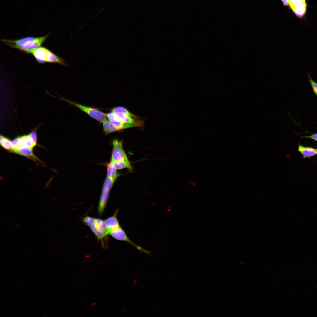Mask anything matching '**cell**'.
Wrapping results in <instances>:
<instances>
[{"label": "cell", "mask_w": 317, "mask_h": 317, "mask_svg": "<svg viewBox=\"0 0 317 317\" xmlns=\"http://www.w3.org/2000/svg\"><path fill=\"white\" fill-rule=\"evenodd\" d=\"M82 221L90 228L99 240H102L109 234L104 221L100 218L86 216L82 218Z\"/></svg>", "instance_id": "cell-1"}, {"label": "cell", "mask_w": 317, "mask_h": 317, "mask_svg": "<svg viewBox=\"0 0 317 317\" xmlns=\"http://www.w3.org/2000/svg\"><path fill=\"white\" fill-rule=\"evenodd\" d=\"M71 105L84 112L98 122L103 123L107 119L106 114L95 108L86 106L65 98H62Z\"/></svg>", "instance_id": "cell-2"}, {"label": "cell", "mask_w": 317, "mask_h": 317, "mask_svg": "<svg viewBox=\"0 0 317 317\" xmlns=\"http://www.w3.org/2000/svg\"><path fill=\"white\" fill-rule=\"evenodd\" d=\"M115 180L107 177L104 181L98 208V211L100 215L103 213L108 200L110 192Z\"/></svg>", "instance_id": "cell-3"}, {"label": "cell", "mask_w": 317, "mask_h": 317, "mask_svg": "<svg viewBox=\"0 0 317 317\" xmlns=\"http://www.w3.org/2000/svg\"><path fill=\"white\" fill-rule=\"evenodd\" d=\"M109 234L117 240L127 242L136 248L140 252H143L150 256L152 255L150 251L144 249L130 239L127 236L126 232L121 226L111 231Z\"/></svg>", "instance_id": "cell-4"}, {"label": "cell", "mask_w": 317, "mask_h": 317, "mask_svg": "<svg viewBox=\"0 0 317 317\" xmlns=\"http://www.w3.org/2000/svg\"><path fill=\"white\" fill-rule=\"evenodd\" d=\"M112 143L113 147L110 161L118 162L128 158L123 149L122 140L120 141L115 139Z\"/></svg>", "instance_id": "cell-5"}, {"label": "cell", "mask_w": 317, "mask_h": 317, "mask_svg": "<svg viewBox=\"0 0 317 317\" xmlns=\"http://www.w3.org/2000/svg\"><path fill=\"white\" fill-rule=\"evenodd\" d=\"M288 1L290 7L297 17L301 18L305 14L307 6L305 0H288Z\"/></svg>", "instance_id": "cell-6"}, {"label": "cell", "mask_w": 317, "mask_h": 317, "mask_svg": "<svg viewBox=\"0 0 317 317\" xmlns=\"http://www.w3.org/2000/svg\"><path fill=\"white\" fill-rule=\"evenodd\" d=\"M50 34V33L43 36L36 37L34 40L26 45L21 47L18 50L25 53L29 54L31 51L40 47Z\"/></svg>", "instance_id": "cell-7"}, {"label": "cell", "mask_w": 317, "mask_h": 317, "mask_svg": "<svg viewBox=\"0 0 317 317\" xmlns=\"http://www.w3.org/2000/svg\"><path fill=\"white\" fill-rule=\"evenodd\" d=\"M36 37L28 36L16 40L3 39L1 41L9 46L18 50L21 47L24 46L34 40Z\"/></svg>", "instance_id": "cell-8"}, {"label": "cell", "mask_w": 317, "mask_h": 317, "mask_svg": "<svg viewBox=\"0 0 317 317\" xmlns=\"http://www.w3.org/2000/svg\"><path fill=\"white\" fill-rule=\"evenodd\" d=\"M49 49L45 47H39L31 51L29 54H31L35 57L36 61L42 64L47 62V54Z\"/></svg>", "instance_id": "cell-9"}, {"label": "cell", "mask_w": 317, "mask_h": 317, "mask_svg": "<svg viewBox=\"0 0 317 317\" xmlns=\"http://www.w3.org/2000/svg\"><path fill=\"white\" fill-rule=\"evenodd\" d=\"M114 114L117 119L124 123L134 125L135 127H143L144 125L143 121L138 119H137L138 118H135L125 114Z\"/></svg>", "instance_id": "cell-10"}, {"label": "cell", "mask_w": 317, "mask_h": 317, "mask_svg": "<svg viewBox=\"0 0 317 317\" xmlns=\"http://www.w3.org/2000/svg\"><path fill=\"white\" fill-rule=\"evenodd\" d=\"M106 116L109 120L114 126L118 131L135 127L134 125L124 123L117 119L115 116L114 113L112 112L106 114Z\"/></svg>", "instance_id": "cell-11"}, {"label": "cell", "mask_w": 317, "mask_h": 317, "mask_svg": "<svg viewBox=\"0 0 317 317\" xmlns=\"http://www.w3.org/2000/svg\"><path fill=\"white\" fill-rule=\"evenodd\" d=\"M119 210L118 208L116 209L113 215L108 217L104 220L109 234L111 231L120 226L117 218Z\"/></svg>", "instance_id": "cell-12"}, {"label": "cell", "mask_w": 317, "mask_h": 317, "mask_svg": "<svg viewBox=\"0 0 317 317\" xmlns=\"http://www.w3.org/2000/svg\"><path fill=\"white\" fill-rule=\"evenodd\" d=\"M33 149L27 147H19L16 151L15 153L27 157L33 160L40 162V160L33 153Z\"/></svg>", "instance_id": "cell-13"}, {"label": "cell", "mask_w": 317, "mask_h": 317, "mask_svg": "<svg viewBox=\"0 0 317 317\" xmlns=\"http://www.w3.org/2000/svg\"><path fill=\"white\" fill-rule=\"evenodd\" d=\"M65 60L54 53L49 50L47 54V62L59 63L67 66L68 65L65 62Z\"/></svg>", "instance_id": "cell-14"}, {"label": "cell", "mask_w": 317, "mask_h": 317, "mask_svg": "<svg viewBox=\"0 0 317 317\" xmlns=\"http://www.w3.org/2000/svg\"><path fill=\"white\" fill-rule=\"evenodd\" d=\"M0 144L2 147L10 152L15 153V150L12 141L7 137L1 135Z\"/></svg>", "instance_id": "cell-15"}, {"label": "cell", "mask_w": 317, "mask_h": 317, "mask_svg": "<svg viewBox=\"0 0 317 317\" xmlns=\"http://www.w3.org/2000/svg\"><path fill=\"white\" fill-rule=\"evenodd\" d=\"M18 145L19 147H27L32 149L35 146L28 134L18 136Z\"/></svg>", "instance_id": "cell-16"}, {"label": "cell", "mask_w": 317, "mask_h": 317, "mask_svg": "<svg viewBox=\"0 0 317 317\" xmlns=\"http://www.w3.org/2000/svg\"><path fill=\"white\" fill-rule=\"evenodd\" d=\"M299 152L301 153L304 157H310L317 154L316 149L312 148L304 147L301 145L298 146Z\"/></svg>", "instance_id": "cell-17"}, {"label": "cell", "mask_w": 317, "mask_h": 317, "mask_svg": "<svg viewBox=\"0 0 317 317\" xmlns=\"http://www.w3.org/2000/svg\"><path fill=\"white\" fill-rule=\"evenodd\" d=\"M107 167V177L112 178L116 180L119 176L120 174L117 173V169L114 165L113 162L110 161V162L108 164Z\"/></svg>", "instance_id": "cell-18"}, {"label": "cell", "mask_w": 317, "mask_h": 317, "mask_svg": "<svg viewBox=\"0 0 317 317\" xmlns=\"http://www.w3.org/2000/svg\"><path fill=\"white\" fill-rule=\"evenodd\" d=\"M113 162L117 170L125 168H127L131 171H132L133 170L132 166L128 158L118 162Z\"/></svg>", "instance_id": "cell-19"}, {"label": "cell", "mask_w": 317, "mask_h": 317, "mask_svg": "<svg viewBox=\"0 0 317 317\" xmlns=\"http://www.w3.org/2000/svg\"><path fill=\"white\" fill-rule=\"evenodd\" d=\"M103 123V131L105 134H108L118 131L114 126L107 119Z\"/></svg>", "instance_id": "cell-20"}, {"label": "cell", "mask_w": 317, "mask_h": 317, "mask_svg": "<svg viewBox=\"0 0 317 317\" xmlns=\"http://www.w3.org/2000/svg\"><path fill=\"white\" fill-rule=\"evenodd\" d=\"M112 111L115 114H125L135 118H138V117L130 112L126 108L122 107H117L112 109Z\"/></svg>", "instance_id": "cell-21"}, {"label": "cell", "mask_w": 317, "mask_h": 317, "mask_svg": "<svg viewBox=\"0 0 317 317\" xmlns=\"http://www.w3.org/2000/svg\"><path fill=\"white\" fill-rule=\"evenodd\" d=\"M36 127L33 130L28 134L35 146L37 144V135L36 131L39 127Z\"/></svg>", "instance_id": "cell-22"}, {"label": "cell", "mask_w": 317, "mask_h": 317, "mask_svg": "<svg viewBox=\"0 0 317 317\" xmlns=\"http://www.w3.org/2000/svg\"><path fill=\"white\" fill-rule=\"evenodd\" d=\"M308 76L309 78V82L311 86L313 91L317 96V83L313 80L309 74H308Z\"/></svg>", "instance_id": "cell-23"}, {"label": "cell", "mask_w": 317, "mask_h": 317, "mask_svg": "<svg viewBox=\"0 0 317 317\" xmlns=\"http://www.w3.org/2000/svg\"><path fill=\"white\" fill-rule=\"evenodd\" d=\"M11 141L15 152L16 151L19 147L18 145V136H16L14 137L12 140Z\"/></svg>", "instance_id": "cell-24"}, {"label": "cell", "mask_w": 317, "mask_h": 317, "mask_svg": "<svg viewBox=\"0 0 317 317\" xmlns=\"http://www.w3.org/2000/svg\"><path fill=\"white\" fill-rule=\"evenodd\" d=\"M305 138H309L317 141V133L309 136H305Z\"/></svg>", "instance_id": "cell-25"}, {"label": "cell", "mask_w": 317, "mask_h": 317, "mask_svg": "<svg viewBox=\"0 0 317 317\" xmlns=\"http://www.w3.org/2000/svg\"><path fill=\"white\" fill-rule=\"evenodd\" d=\"M284 6H287L289 4L288 0H281Z\"/></svg>", "instance_id": "cell-26"}, {"label": "cell", "mask_w": 317, "mask_h": 317, "mask_svg": "<svg viewBox=\"0 0 317 317\" xmlns=\"http://www.w3.org/2000/svg\"><path fill=\"white\" fill-rule=\"evenodd\" d=\"M316 150H317V149H316Z\"/></svg>", "instance_id": "cell-27"}]
</instances>
